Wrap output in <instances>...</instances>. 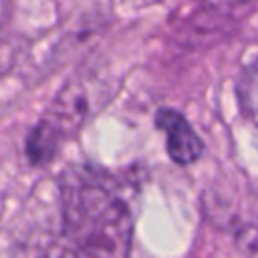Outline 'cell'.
<instances>
[{
    "label": "cell",
    "mask_w": 258,
    "mask_h": 258,
    "mask_svg": "<svg viewBox=\"0 0 258 258\" xmlns=\"http://www.w3.org/2000/svg\"><path fill=\"white\" fill-rule=\"evenodd\" d=\"M137 187L129 175L95 163L69 165L58 177L60 240L77 258H127Z\"/></svg>",
    "instance_id": "6da1fadb"
},
{
    "label": "cell",
    "mask_w": 258,
    "mask_h": 258,
    "mask_svg": "<svg viewBox=\"0 0 258 258\" xmlns=\"http://www.w3.org/2000/svg\"><path fill=\"white\" fill-rule=\"evenodd\" d=\"M91 115V97L83 81H69L48 103L24 141V153L32 165L54 159L64 139L73 137Z\"/></svg>",
    "instance_id": "7a4b0ae2"
},
{
    "label": "cell",
    "mask_w": 258,
    "mask_h": 258,
    "mask_svg": "<svg viewBox=\"0 0 258 258\" xmlns=\"http://www.w3.org/2000/svg\"><path fill=\"white\" fill-rule=\"evenodd\" d=\"M155 127L165 135V151L177 165H191L206 149L202 137L196 133L183 113L171 107H161L155 113Z\"/></svg>",
    "instance_id": "3957f363"
},
{
    "label": "cell",
    "mask_w": 258,
    "mask_h": 258,
    "mask_svg": "<svg viewBox=\"0 0 258 258\" xmlns=\"http://www.w3.org/2000/svg\"><path fill=\"white\" fill-rule=\"evenodd\" d=\"M236 95L242 107V113L246 117H254V101H256V64L250 62L240 71V77L236 81Z\"/></svg>",
    "instance_id": "277c9868"
}]
</instances>
